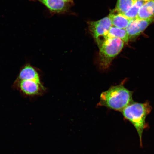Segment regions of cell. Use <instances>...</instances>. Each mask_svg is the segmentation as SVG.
Segmentation results:
<instances>
[{"label":"cell","mask_w":154,"mask_h":154,"mask_svg":"<svg viewBox=\"0 0 154 154\" xmlns=\"http://www.w3.org/2000/svg\"><path fill=\"white\" fill-rule=\"evenodd\" d=\"M109 38H120L124 43H128L129 40L128 34L125 29L119 28L115 26L111 27L103 39Z\"/></svg>","instance_id":"8fae6325"},{"label":"cell","mask_w":154,"mask_h":154,"mask_svg":"<svg viewBox=\"0 0 154 154\" xmlns=\"http://www.w3.org/2000/svg\"><path fill=\"white\" fill-rule=\"evenodd\" d=\"M108 16L112 26L121 29H126L131 20L115 9L111 11Z\"/></svg>","instance_id":"ba28073f"},{"label":"cell","mask_w":154,"mask_h":154,"mask_svg":"<svg viewBox=\"0 0 154 154\" xmlns=\"http://www.w3.org/2000/svg\"><path fill=\"white\" fill-rule=\"evenodd\" d=\"M137 1H140L144 2H147L148 1H151V0H137Z\"/></svg>","instance_id":"9a60e30c"},{"label":"cell","mask_w":154,"mask_h":154,"mask_svg":"<svg viewBox=\"0 0 154 154\" xmlns=\"http://www.w3.org/2000/svg\"><path fill=\"white\" fill-rule=\"evenodd\" d=\"M43 4L52 12L60 13L66 10L67 3L64 0H29Z\"/></svg>","instance_id":"9c48e42d"},{"label":"cell","mask_w":154,"mask_h":154,"mask_svg":"<svg viewBox=\"0 0 154 154\" xmlns=\"http://www.w3.org/2000/svg\"><path fill=\"white\" fill-rule=\"evenodd\" d=\"M29 80L40 81V77L37 71L31 65L27 63L21 68L16 80Z\"/></svg>","instance_id":"52a82bcc"},{"label":"cell","mask_w":154,"mask_h":154,"mask_svg":"<svg viewBox=\"0 0 154 154\" xmlns=\"http://www.w3.org/2000/svg\"><path fill=\"white\" fill-rule=\"evenodd\" d=\"M64 1L67 3L72 2V0H64Z\"/></svg>","instance_id":"5bb4252c"},{"label":"cell","mask_w":154,"mask_h":154,"mask_svg":"<svg viewBox=\"0 0 154 154\" xmlns=\"http://www.w3.org/2000/svg\"><path fill=\"white\" fill-rule=\"evenodd\" d=\"M14 85L21 94L28 97L40 95L44 90L41 81L35 80H15Z\"/></svg>","instance_id":"277c9868"},{"label":"cell","mask_w":154,"mask_h":154,"mask_svg":"<svg viewBox=\"0 0 154 154\" xmlns=\"http://www.w3.org/2000/svg\"><path fill=\"white\" fill-rule=\"evenodd\" d=\"M154 18V0L146 2L140 8L137 18L140 19Z\"/></svg>","instance_id":"30bf717a"},{"label":"cell","mask_w":154,"mask_h":154,"mask_svg":"<svg viewBox=\"0 0 154 154\" xmlns=\"http://www.w3.org/2000/svg\"><path fill=\"white\" fill-rule=\"evenodd\" d=\"M145 2L136 0L132 7L124 15L130 20L136 18L140 8Z\"/></svg>","instance_id":"7c38bea8"},{"label":"cell","mask_w":154,"mask_h":154,"mask_svg":"<svg viewBox=\"0 0 154 154\" xmlns=\"http://www.w3.org/2000/svg\"><path fill=\"white\" fill-rule=\"evenodd\" d=\"M88 25L90 32L97 43L100 41L102 37L103 38V39L112 26L109 16L98 21L89 22Z\"/></svg>","instance_id":"5b68a950"},{"label":"cell","mask_w":154,"mask_h":154,"mask_svg":"<svg viewBox=\"0 0 154 154\" xmlns=\"http://www.w3.org/2000/svg\"><path fill=\"white\" fill-rule=\"evenodd\" d=\"M100 105L121 112L133 102L131 91L122 85L111 87L101 94Z\"/></svg>","instance_id":"6da1fadb"},{"label":"cell","mask_w":154,"mask_h":154,"mask_svg":"<svg viewBox=\"0 0 154 154\" xmlns=\"http://www.w3.org/2000/svg\"><path fill=\"white\" fill-rule=\"evenodd\" d=\"M98 45L100 64L102 68L106 69L108 68L113 59L122 51L124 42L120 38H109L102 40Z\"/></svg>","instance_id":"3957f363"},{"label":"cell","mask_w":154,"mask_h":154,"mask_svg":"<svg viewBox=\"0 0 154 154\" xmlns=\"http://www.w3.org/2000/svg\"><path fill=\"white\" fill-rule=\"evenodd\" d=\"M151 110V106L149 103L133 102L121 112L125 119L129 121L135 128L139 136L140 147H142V135L147 126L146 117Z\"/></svg>","instance_id":"7a4b0ae2"},{"label":"cell","mask_w":154,"mask_h":154,"mask_svg":"<svg viewBox=\"0 0 154 154\" xmlns=\"http://www.w3.org/2000/svg\"><path fill=\"white\" fill-rule=\"evenodd\" d=\"M154 22V18L146 19L136 18L131 20L126 30L131 40L137 37L142 33L150 24Z\"/></svg>","instance_id":"8992f818"},{"label":"cell","mask_w":154,"mask_h":154,"mask_svg":"<svg viewBox=\"0 0 154 154\" xmlns=\"http://www.w3.org/2000/svg\"><path fill=\"white\" fill-rule=\"evenodd\" d=\"M136 0H117L115 8L123 14L127 12L133 5Z\"/></svg>","instance_id":"4fadbf2b"}]
</instances>
